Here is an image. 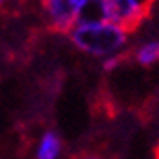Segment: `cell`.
<instances>
[{
  "mask_svg": "<svg viewBox=\"0 0 159 159\" xmlns=\"http://www.w3.org/2000/svg\"><path fill=\"white\" fill-rule=\"evenodd\" d=\"M72 45L86 56L106 59L111 56L125 54L129 45V30L113 22H84L75 23L66 32Z\"/></svg>",
  "mask_w": 159,
  "mask_h": 159,
  "instance_id": "cell-1",
  "label": "cell"
},
{
  "mask_svg": "<svg viewBox=\"0 0 159 159\" xmlns=\"http://www.w3.org/2000/svg\"><path fill=\"white\" fill-rule=\"evenodd\" d=\"M104 6L107 22H113L132 32L148 18L156 6V0H104Z\"/></svg>",
  "mask_w": 159,
  "mask_h": 159,
  "instance_id": "cell-2",
  "label": "cell"
},
{
  "mask_svg": "<svg viewBox=\"0 0 159 159\" xmlns=\"http://www.w3.org/2000/svg\"><path fill=\"white\" fill-rule=\"evenodd\" d=\"M86 0H41L45 23L56 32L66 34L72 29Z\"/></svg>",
  "mask_w": 159,
  "mask_h": 159,
  "instance_id": "cell-3",
  "label": "cell"
},
{
  "mask_svg": "<svg viewBox=\"0 0 159 159\" xmlns=\"http://www.w3.org/2000/svg\"><path fill=\"white\" fill-rule=\"evenodd\" d=\"M63 152V141L56 130H45L39 136L34 156L36 159H59Z\"/></svg>",
  "mask_w": 159,
  "mask_h": 159,
  "instance_id": "cell-4",
  "label": "cell"
},
{
  "mask_svg": "<svg viewBox=\"0 0 159 159\" xmlns=\"http://www.w3.org/2000/svg\"><path fill=\"white\" fill-rule=\"evenodd\" d=\"M132 59L136 61L139 66L143 68H150V66L159 63V39H148L139 43L132 50Z\"/></svg>",
  "mask_w": 159,
  "mask_h": 159,
  "instance_id": "cell-5",
  "label": "cell"
},
{
  "mask_svg": "<svg viewBox=\"0 0 159 159\" xmlns=\"http://www.w3.org/2000/svg\"><path fill=\"white\" fill-rule=\"evenodd\" d=\"M80 159H104V157H100V156H82Z\"/></svg>",
  "mask_w": 159,
  "mask_h": 159,
  "instance_id": "cell-6",
  "label": "cell"
},
{
  "mask_svg": "<svg viewBox=\"0 0 159 159\" xmlns=\"http://www.w3.org/2000/svg\"><path fill=\"white\" fill-rule=\"evenodd\" d=\"M7 2H9V0H0V9L4 7V6H6V4H7Z\"/></svg>",
  "mask_w": 159,
  "mask_h": 159,
  "instance_id": "cell-7",
  "label": "cell"
}]
</instances>
